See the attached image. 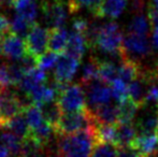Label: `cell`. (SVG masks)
<instances>
[{"label":"cell","mask_w":158,"mask_h":157,"mask_svg":"<svg viewBox=\"0 0 158 157\" xmlns=\"http://www.w3.org/2000/svg\"><path fill=\"white\" fill-rule=\"evenodd\" d=\"M97 144L98 140L96 136V127L67 136H59V156L92 157Z\"/></svg>","instance_id":"cell-1"},{"label":"cell","mask_w":158,"mask_h":157,"mask_svg":"<svg viewBox=\"0 0 158 157\" xmlns=\"http://www.w3.org/2000/svg\"><path fill=\"white\" fill-rule=\"evenodd\" d=\"M97 125L93 111L86 108L77 112L63 113L54 130L56 136H67L82 130L95 128Z\"/></svg>","instance_id":"cell-2"},{"label":"cell","mask_w":158,"mask_h":157,"mask_svg":"<svg viewBox=\"0 0 158 157\" xmlns=\"http://www.w3.org/2000/svg\"><path fill=\"white\" fill-rule=\"evenodd\" d=\"M95 48L110 54L121 56L124 48V38L116 23H106L101 25Z\"/></svg>","instance_id":"cell-3"},{"label":"cell","mask_w":158,"mask_h":157,"mask_svg":"<svg viewBox=\"0 0 158 157\" xmlns=\"http://www.w3.org/2000/svg\"><path fill=\"white\" fill-rule=\"evenodd\" d=\"M63 113H72L86 109V96L85 90L79 84L68 85L57 98Z\"/></svg>","instance_id":"cell-4"},{"label":"cell","mask_w":158,"mask_h":157,"mask_svg":"<svg viewBox=\"0 0 158 157\" xmlns=\"http://www.w3.org/2000/svg\"><path fill=\"white\" fill-rule=\"evenodd\" d=\"M27 105L15 93L9 89L0 92V125L4 127L10 119L24 113Z\"/></svg>","instance_id":"cell-5"},{"label":"cell","mask_w":158,"mask_h":157,"mask_svg":"<svg viewBox=\"0 0 158 157\" xmlns=\"http://www.w3.org/2000/svg\"><path fill=\"white\" fill-rule=\"evenodd\" d=\"M42 11L45 22L52 27L51 29L63 28L67 21L69 6L66 0H43Z\"/></svg>","instance_id":"cell-6"},{"label":"cell","mask_w":158,"mask_h":157,"mask_svg":"<svg viewBox=\"0 0 158 157\" xmlns=\"http://www.w3.org/2000/svg\"><path fill=\"white\" fill-rule=\"evenodd\" d=\"M48 39H50V30L42 28L38 24H35L25 38L28 54L35 57V59L45 54L48 51Z\"/></svg>","instance_id":"cell-7"},{"label":"cell","mask_w":158,"mask_h":157,"mask_svg":"<svg viewBox=\"0 0 158 157\" xmlns=\"http://www.w3.org/2000/svg\"><path fill=\"white\" fill-rule=\"evenodd\" d=\"M79 65L80 60L68 55L67 53L59 55V59L57 61L54 72L55 83L59 84L64 87L68 86L70 81L74 76L75 72L79 68Z\"/></svg>","instance_id":"cell-8"},{"label":"cell","mask_w":158,"mask_h":157,"mask_svg":"<svg viewBox=\"0 0 158 157\" xmlns=\"http://www.w3.org/2000/svg\"><path fill=\"white\" fill-rule=\"evenodd\" d=\"M87 92V101L93 108H97L99 105H106L110 102L112 96V89L111 85H108L101 80H96L93 83L84 86Z\"/></svg>","instance_id":"cell-9"},{"label":"cell","mask_w":158,"mask_h":157,"mask_svg":"<svg viewBox=\"0 0 158 157\" xmlns=\"http://www.w3.org/2000/svg\"><path fill=\"white\" fill-rule=\"evenodd\" d=\"M28 54L25 40L12 31L2 39V55L12 60H22Z\"/></svg>","instance_id":"cell-10"},{"label":"cell","mask_w":158,"mask_h":157,"mask_svg":"<svg viewBox=\"0 0 158 157\" xmlns=\"http://www.w3.org/2000/svg\"><path fill=\"white\" fill-rule=\"evenodd\" d=\"M150 53L151 44L146 37L128 34L124 39V48L121 58L123 56L130 57V55L135 57H145Z\"/></svg>","instance_id":"cell-11"},{"label":"cell","mask_w":158,"mask_h":157,"mask_svg":"<svg viewBox=\"0 0 158 157\" xmlns=\"http://www.w3.org/2000/svg\"><path fill=\"white\" fill-rule=\"evenodd\" d=\"M130 149L137 151L142 157H154L158 153L156 134H138Z\"/></svg>","instance_id":"cell-12"},{"label":"cell","mask_w":158,"mask_h":157,"mask_svg":"<svg viewBox=\"0 0 158 157\" xmlns=\"http://www.w3.org/2000/svg\"><path fill=\"white\" fill-rule=\"evenodd\" d=\"M122 65L118 68V79L122 80L126 85L137 80L141 74L142 66L138 60L129 58L127 56L122 57Z\"/></svg>","instance_id":"cell-13"},{"label":"cell","mask_w":158,"mask_h":157,"mask_svg":"<svg viewBox=\"0 0 158 157\" xmlns=\"http://www.w3.org/2000/svg\"><path fill=\"white\" fill-rule=\"evenodd\" d=\"M98 125H117L118 124V105L111 103L102 105L92 110Z\"/></svg>","instance_id":"cell-14"},{"label":"cell","mask_w":158,"mask_h":157,"mask_svg":"<svg viewBox=\"0 0 158 157\" xmlns=\"http://www.w3.org/2000/svg\"><path fill=\"white\" fill-rule=\"evenodd\" d=\"M138 136V129L132 123L117 124L116 125V139L115 145L117 149L130 147L132 142Z\"/></svg>","instance_id":"cell-15"},{"label":"cell","mask_w":158,"mask_h":157,"mask_svg":"<svg viewBox=\"0 0 158 157\" xmlns=\"http://www.w3.org/2000/svg\"><path fill=\"white\" fill-rule=\"evenodd\" d=\"M86 46L88 45L85 35L81 34L79 31H75V30H72L69 34L68 45H67V50L64 53L77 58V60H81L84 53H85Z\"/></svg>","instance_id":"cell-16"},{"label":"cell","mask_w":158,"mask_h":157,"mask_svg":"<svg viewBox=\"0 0 158 157\" xmlns=\"http://www.w3.org/2000/svg\"><path fill=\"white\" fill-rule=\"evenodd\" d=\"M126 3L127 0H102L94 15L96 17L116 19L123 13Z\"/></svg>","instance_id":"cell-17"},{"label":"cell","mask_w":158,"mask_h":157,"mask_svg":"<svg viewBox=\"0 0 158 157\" xmlns=\"http://www.w3.org/2000/svg\"><path fill=\"white\" fill-rule=\"evenodd\" d=\"M69 41V34L64 28H53L50 29L48 39V51L61 55L66 52Z\"/></svg>","instance_id":"cell-18"},{"label":"cell","mask_w":158,"mask_h":157,"mask_svg":"<svg viewBox=\"0 0 158 157\" xmlns=\"http://www.w3.org/2000/svg\"><path fill=\"white\" fill-rule=\"evenodd\" d=\"M148 84L142 78H138L128 85V98L131 99L139 108L146 105V88Z\"/></svg>","instance_id":"cell-19"},{"label":"cell","mask_w":158,"mask_h":157,"mask_svg":"<svg viewBox=\"0 0 158 157\" xmlns=\"http://www.w3.org/2000/svg\"><path fill=\"white\" fill-rule=\"evenodd\" d=\"M45 81H46L45 71L39 69V68H35V69L31 70V71H29L28 73H26L24 76L19 86L28 95L38 85L45 84Z\"/></svg>","instance_id":"cell-20"},{"label":"cell","mask_w":158,"mask_h":157,"mask_svg":"<svg viewBox=\"0 0 158 157\" xmlns=\"http://www.w3.org/2000/svg\"><path fill=\"white\" fill-rule=\"evenodd\" d=\"M12 6L16 10L17 14L27 19L32 25L35 24V21L38 12L35 0H14Z\"/></svg>","instance_id":"cell-21"},{"label":"cell","mask_w":158,"mask_h":157,"mask_svg":"<svg viewBox=\"0 0 158 157\" xmlns=\"http://www.w3.org/2000/svg\"><path fill=\"white\" fill-rule=\"evenodd\" d=\"M4 127H6L9 131L13 132V134H16L17 137H19V138H22V139L28 138L30 134L29 125H28L27 119H26V116L24 113L19 114V115L10 119Z\"/></svg>","instance_id":"cell-22"},{"label":"cell","mask_w":158,"mask_h":157,"mask_svg":"<svg viewBox=\"0 0 158 157\" xmlns=\"http://www.w3.org/2000/svg\"><path fill=\"white\" fill-rule=\"evenodd\" d=\"M140 134H156L158 128V113H146L141 116L135 123Z\"/></svg>","instance_id":"cell-23"},{"label":"cell","mask_w":158,"mask_h":157,"mask_svg":"<svg viewBox=\"0 0 158 157\" xmlns=\"http://www.w3.org/2000/svg\"><path fill=\"white\" fill-rule=\"evenodd\" d=\"M139 109L131 99L127 98L125 101L118 103V124L132 123Z\"/></svg>","instance_id":"cell-24"},{"label":"cell","mask_w":158,"mask_h":157,"mask_svg":"<svg viewBox=\"0 0 158 157\" xmlns=\"http://www.w3.org/2000/svg\"><path fill=\"white\" fill-rule=\"evenodd\" d=\"M100 63L101 61L99 59L95 58H90L87 61L85 66L83 68V73H82V79H81V83L83 86H86L88 84L93 83L96 80H100L99 79V67H100Z\"/></svg>","instance_id":"cell-25"},{"label":"cell","mask_w":158,"mask_h":157,"mask_svg":"<svg viewBox=\"0 0 158 157\" xmlns=\"http://www.w3.org/2000/svg\"><path fill=\"white\" fill-rule=\"evenodd\" d=\"M24 114H25L27 123H28V125H29L30 131L39 128L40 126L43 125L46 122L45 119H44L43 113H42L40 107L33 105V103H30V105H28L27 107H26Z\"/></svg>","instance_id":"cell-26"},{"label":"cell","mask_w":158,"mask_h":157,"mask_svg":"<svg viewBox=\"0 0 158 157\" xmlns=\"http://www.w3.org/2000/svg\"><path fill=\"white\" fill-rule=\"evenodd\" d=\"M23 141L24 139L19 138V137H17L16 134H14L11 131H4L0 136V143H2L9 150L10 154L15 155L16 157L19 156V152L22 150Z\"/></svg>","instance_id":"cell-27"},{"label":"cell","mask_w":158,"mask_h":157,"mask_svg":"<svg viewBox=\"0 0 158 157\" xmlns=\"http://www.w3.org/2000/svg\"><path fill=\"white\" fill-rule=\"evenodd\" d=\"M40 109L43 113L44 119L55 129L61 115H63V112L59 108V105L57 103V100L54 101V102L46 103V105L40 107Z\"/></svg>","instance_id":"cell-28"},{"label":"cell","mask_w":158,"mask_h":157,"mask_svg":"<svg viewBox=\"0 0 158 157\" xmlns=\"http://www.w3.org/2000/svg\"><path fill=\"white\" fill-rule=\"evenodd\" d=\"M99 79L108 85L118 79V68L111 61H101L99 67Z\"/></svg>","instance_id":"cell-29"},{"label":"cell","mask_w":158,"mask_h":157,"mask_svg":"<svg viewBox=\"0 0 158 157\" xmlns=\"http://www.w3.org/2000/svg\"><path fill=\"white\" fill-rule=\"evenodd\" d=\"M96 136L98 143H112L115 145L116 125H97Z\"/></svg>","instance_id":"cell-30"},{"label":"cell","mask_w":158,"mask_h":157,"mask_svg":"<svg viewBox=\"0 0 158 157\" xmlns=\"http://www.w3.org/2000/svg\"><path fill=\"white\" fill-rule=\"evenodd\" d=\"M44 147L40 143H38L31 137L24 139L23 147L17 157H39L41 155Z\"/></svg>","instance_id":"cell-31"},{"label":"cell","mask_w":158,"mask_h":157,"mask_svg":"<svg viewBox=\"0 0 158 157\" xmlns=\"http://www.w3.org/2000/svg\"><path fill=\"white\" fill-rule=\"evenodd\" d=\"M35 25V24H33ZM32 24H30L27 19L22 17L21 15L16 14L11 23V31L13 34L17 35L19 37H27L28 32L30 31L32 27Z\"/></svg>","instance_id":"cell-32"},{"label":"cell","mask_w":158,"mask_h":157,"mask_svg":"<svg viewBox=\"0 0 158 157\" xmlns=\"http://www.w3.org/2000/svg\"><path fill=\"white\" fill-rule=\"evenodd\" d=\"M148 31V21L143 15H137L132 19L128 27V34H133L137 36L146 37Z\"/></svg>","instance_id":"cell-33"},{"label":"cell","mask_w":158,"mask_h":157,"mask_svg":"<svg viewBox=\"0 0 158 157\" xmlns=\"http://www.w3.org/2000/svg\"><path fill=\"white\" fill-rule=\"evenodd\" d=\"M58 59H59L58 54L52 52V51H48L45 54H43L42 56H40L37 59V68L43 70V71L50 70L52 68L56 67Z\"/></svg>","instance_id":"cell-34"},{"label":"cell","mask_w":158,"mask_h":157,"mask_svg":"<svg viewBox=\"0 0 158 157\" xmlns=\"http://www.w3.org/2000/svg\"><path fill=\"white\" fill-rule=\"evenodd\" d=\"M101 1L102 0H69L68 1L69 11L71 13H74L77 11H79L82 6H86L94 14L96 11H97V9L99 8Z\"/></svg>","instance_id":"cell-35"},{"label":"cell","mask_w":158,"mask_h":157,"mask_svg":"<svg viewBox=\"0 0 158 157\" xmlns=\"http://www.w3.org/2000/svg\"><path fill=\"white\" fill-rule=\"evenodd\" d=\"M111 89H112L113 98L118 103L123 102L128 98V85H126L122 80L117 79L115 82H113Z\"/></svg>","instance_id":"cell-36"},{"label":"cell","mask_w":158,"mask_h":157,"mask_svg":"<svg viewBox=\"0 0 158 157\" xmlns=\"http://www.w3.org/2000/svg\"><path fill=\"white\" fill-rule=\"evenodd\" d=\"M117 147L112 143H98L92 157H116Z\"/></svg>","instance_id":"cell-37"},{"label":"cell","mask_w":158,"mask_h":157,"mask_svg":"<svg viewBox=\"0 0 158 157\" xmlns=\"http://www.w3.org/2000/svg\"><path fill=\"white\" fill-rule=\"evenodd\" d=\"M9 86H12L10 72H9V65L2 64L0 65V88L1 90L8 89Z\"/></svg>","instance_id":"cell-38"},{"label":"cell","mask_w":158,"mask_h":157,"mask_svg":"<svg viewBox=\"0 0 158 157\" xmlns=\"http://www.w3.org/2000/svg\"><path fill=\"white\" fill-rule=\"evenodd\" d=\"M154 103L158 105V84L153 83L148 85V93H146V105Z\"/></svg>","instance_id":"cell-39"},{"label":"cell","mask_w":158,"mask_h":157,"mask_svg":"<svg viewBox=\"0 0 158 157\" xmlns=\"http://www.w3.org/2000/svg\"><path fill=\"white\" fill-rule=\"evenodd\" d=\"M88 26L89 25L87 24V22L84 21V19H77L73 22V30L79 31L84 35H86V32H87Z\"/></svg>","instance_id":"cell-40"},{"label":"cell","mask_w":158,"mask_h":157,"mask_svg":"<svg viewBox=\"0 0 158 157\" xmlns=\"http://www.w3.org/2000/svg\"><path fill=\"white\" fill-rule=\"evenodd\" d=\"M116 157H142L137 151L130 149V147H122L117 150Z\"/></svg>","instance_id":"cell-41"},{"label":"cell","mask_w":158,"mask_h":157,"mask_svg":"<svg viewBox=\"0 0 158 157\" xmlns=\"http://www.w3.org/2000/svg\"><path fill=\"white\" fill-rule=\"evenodd\" d=\"M148 19L154 27H158V6H151L148 9Z\"/></svg>","instance_id":"cell-42"},{"label":"cell","mask_w":158,"mask_h":157,"mask_svg":"<svg viewBox=\"0 0 158 157\" xmlns=\"http://www.w3.org/2000/svg\"><path fill=\"white\" fill-rule=\"evenodd\" d=\"M0 157H10V152L2 143H0Z\"/></svg>","instance_id":"cell-43"},{"label":"cell","mask_w":158,"mask_h":157,"mask_svg":"<svg viewBox=\"0 0 158 157\" xmlns=\"http://www.w3.org/2000/svg\"><path fill=\"white\" fill-rule=\"evenodd\" d=\"M153 44L158 48V27H154L153 30Z\"/></svg>","instance_id":"cell-44"},{"label":"cell","mask_w":158,"mask_h":157,"mask_svg":"<svg viewBox=\"0 0 158 157\" xmlns=\"http://www.w3.org/2000/svg\"><path fill=\"white\" fill-rule=\"evenodd\" d=\"M14 0H0V8H6V6H12Z\"/></svg>","instance_id":"cell-45"},{"label":"cell","mask_w":158,"mask_h":157,"mask_svg":"<svg viewBox=\"0 0 158 157\" xmlns=\"http://www.w3.org/2000/svg\"><path fill=\"white\" fill-rule=\"evenodd\" d=\"M156 137H157V140H158V128H157V130H156Z\"/></svg>","instance_id":"cell-46"},{"label":"cell","mask_w":158,"mask_h":157,"mask_svg":"<svg viewBox=\"0 0 158 157\" xmlns=\"http://www.w3.org/2000/svg\"><path fill=\"white\" fill-rule=\"evenodd\" d=\"M157 113H158V105H157Z\"/></svg>","instance_id":"cell-47"},{"label":"cell","mask_w":158,"mask_h":157,"mask_svg":"<svg viewBox=\"0 0 158 157\" xmlns=\"http://www.w3.org/2000/svg\"><path fill=\"white\" fill-rule=\"evenodd\" d=\"M0 92H2V90H1V88H0Z\"/></svg>","instance_id":"cell-48"},{"label":"cell","mask_w":158,"mask_h":157,"mask_svg":"<svg viewBox=\"0 0 158 157\" xmlns=\"http://www.w3.org/2000/svg\"><path fill=\"white\" fill-rule=\"evenodd\" d=\"M0 127H2V126H1V125H0Z\"/></svg>","instance_id":"cell-49"},{"label":"cell","mask_w":158,"mask_h":157,"mask_svg":"<svg viewBox=\"0 0 158 157\" xmlns=\"http://www.w3.org/2000/svg\"><path fill=\"white\" fill-rule=\"evenodd\" d=\"M52 157H55V156H52Z\"/></svg>","instance_id":"cell-50"}]
</instances>
